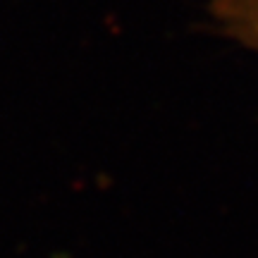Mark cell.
Segmentation results:
<instances>
[{"instance_id":"6da1fadb","label":"cell","mask_w":258,"mask_h":258,"mask_svg":"<svg viewBox=\"0 0 258 258\" xmlns=\"http://www.w3.org/2000/svg\"><path fill=\"white\" fill-rule=\"evenodd\" d=\"M211 19L234 43L258 50V0H211Z\"/></svg>"}]
</instances>
